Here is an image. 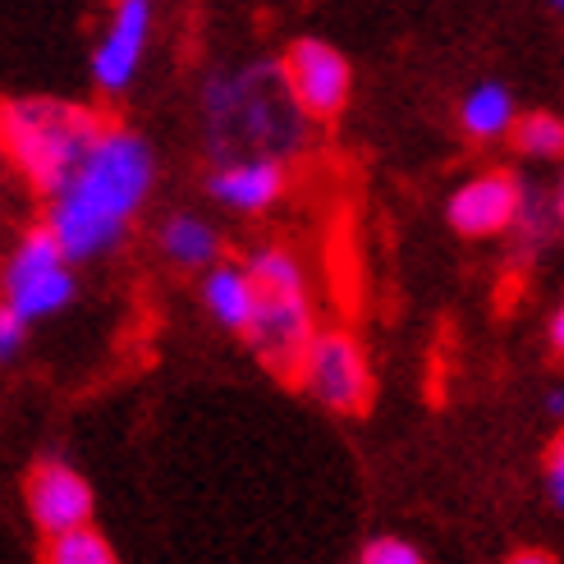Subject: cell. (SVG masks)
<instances>
[{
  "label": "cell",
  "mask_w": 564,
  "mask_h": 564,
  "mask_svg": "<svg viewBox=\"0 0 564 564\" xmlns=\"http://www.w3.org/2000/svg\"><path fill=\"white\" fill-rule=\"evenodd\" d=\"M152 175H156V161L143 138L124 129H101L93 138V148L65 175V184L51 193L55 203H51L46 230L65 248V258L83 262L116 248L129 230V220L138 216V207H143Z\"/></svg>",
  "instance_id": "6da1fadb"
},
{
  "label": "cell",
  "mask_w": 564,
  "mask_h": 564,
  "mask_svg": "<svg viewBox=\"0 0 564 564\" xmlns=\"http://www.w3.org/2000/svg\"><path fill=\"white\" fill-rule=\"evenodd\" d=\"M106 124L65 101H14L0 110V143L42 193H55Z\"/></svg>",
  "instance_id": "7a4b0ae2"
},
{
  "label": "cell",
  "mask_w": 564,
  "mask_h": 564,
  "mask_svg": "<svg viewBox=\"0 0 564 564\" xmlns=\"http://www.w3.org/2000/svg\"><path fill=\"white\" fill-rule=\"evenodd\" d=\"M258 307H252L248 340L275 372H294L299 358L313 340V303H307V280L294 252L285 248H262L248 267Z\"/></svg>",
  "instance_id": "3957f363"
},
{
  "label": "cell",
  "mask_w": 564,
  "mask_h": 564,
  "mask_svg": "<svg viewBox=\"0 0 564 564\" xmlns=\"http://www.w3.org/2000/svg\"><path fill=\"white\" fill-rule=\"evenodd\" d=\"M69 299H74L69 258L42 225V230H33L14 248V258L6 267V303L23 322H42V317H55L61 307H69Z\"/></svg>",
  "instance_id": "277c9868"
},
{
  "label": "cell",
  "mask_w": 564,
  "mask_h": 564,
  "mask_svg": "<svg viewBox=\"0 0 564 564\" xmlns=\"http://www.w3.org/2000/svg\"><path fill=\"white\" fill-rule=\"evenodd\" d=\"M294 377L335 413H358L372 400L368 354H362V345L345 330H313Z\"/></svg>",
  "instance_id": "5b68a950"
},
{
  "label": "cell",
  "mask_w": 564,
  "mask_h": 564,
  "mask_svg": "<svg viewBox=\"0 0 564 564\" xmlns=\"http://www.w3.org/2000/svg\"><path fill=\"white\" fill-rule=\"evenodd\" d=\"M349 61L335 46L317 42V37H303L290 46L285 55V88L294 97L299 110H307L313 120H330L340 116L345 101H349Z\"/></svg>",
  "instance_id": "8992f818"
},
{
  "label": "cell",
  "mask_w": 564,
  "mask_h": 564,
  "mask_svg": "<svg viewBox=\"0 0 564 564\" xmlns=\"http://www.w3.org/2000/svg\"><path fill=\"white\" fill-rule=\"evenodd\" d=\"M519 216H523V184L505 171L477 175V180L459 184L455 197H449V225L468 239L510 230Z\"/></svg>",
  "instance_id": "52a82bcc"
},
{
  "label": "cell",
  "mask_w": 564,
  "mask_h": 564,
  "mask_svg": "<svg viewBox=\"0 0 564 564\" xmlns=\"http://www.w3.org/2000/svg\"><path fill=\"white\" fill-rule=\"evenodd\" d=\"M148 37H152V0H116L110 28L93 55V78L106 93H120L133 83L138 65H143Z\"/></svg>",
  "instance_id": "ba28073f"
},
{
  "label": "cell",
  "mask_w": 564,
  "mask_h": 564,
  "mask_svg": "<svg viewBox=\"0 0 564 564\" xmlns=\"http://www.w3.org/2000/svg\"><path fill=\"white\" fill-rule=\"evenodd\" d=\"M28 510H33V519H37V528L46 532V538L93 523L88 477H83L78 468H69V464H61V459H46L33 473V482H28Z\"/></svg>",
  "instance_id": "9c48e42d"
},
{
  "label": "cell",
  "mask_w": 564,
  "mask_h": 564,
  "mask_svg": "<svg viewBox=\"0 0 564 564\" xmlns=\"http://www.w3.org/2000/svg\"><path fill=\"white\" fill-rule=\"evenodd\" d=\"M212 193L235 212H267L285 193V165L275 156H243L212 180Z\"/></svg>",
  "instance_id": "30bf717a"
},
{
  "label": "cell",
  "mask_w": 564,
  "mask_h": 564,
  "mask_svg": "<svg viewBox=\"0 0 564 564\" xmlns=\"http://www.w3.org/2000/svg\"><path fill=\"white\" fill-rule=\"evenodd\" d=\"M203 299L212 307V317L235 330V335H248L252 326V307H258V290H252V275L248 267H216L203 285Z\"/></svg>",
  "instance_id": "8fae6325"
},
{
  "label": "cell",
  "mask_w": 564,
  "mask_h": 564,
  "mask_svg": "<svg viewBox=\"0 0 564 564\" xmlns=\"http://www.w3.org/2000/svg\"><path fill=\"white\" fill-rule=\"evenodd\" d=\"M161 248H165V258L180 262V267H207L216 262V230L207 220H193V216H171L165 220V230H161Z\"/></svg>",
  "instance_id": "7c38bea8"
},
{
  "label": "cell",
  "mask_w": 564,
  "mask_h": 564,
  "mask_svg": "<svg viewBox=\"0 0 564 564\" xmlns=\"http://www.w3.org/2000/svg\"><path fill=\"white\" fill-rule=\"evenodd\" d=\"M464 129L473 138H500L514 129V97L500 88V83H482L473 88L464 101Z\"/></svg>",
  "instance_id": "4fadbf2b"
},
{
  "label": "cell",
  "mask_w": 564,
  "mask_h": 564,
  "mask_svg": "<svg viewBox=\"0 0 564 564\" xmlns=\"http://www.w3.org/2000/svg\"><path fill=\"white\" fill-rule=\"evenodd\" d=\"M46 564H120V560L97 528L83 523L69 532H55L51 546H46Z\"/></svg>",
  "instance_id": "5bb4252c"
},
{
  "label": "cell",
  "mask_w": 564,
  "mask_h": 564,
  "mask_svg": "<svg viewBox=\"0 0 564 564\" xmlns=\"http://www.w3.org/2000/svg\"><path fill=\"white\" fill-rule=\"evenodd\" d=\"M514 143H519V152L523 156H560V148H564V124H560V116H551V110H538V116H528V120H519L514 129Z\"/></svg>",
  "instance_id": "9a60e30c"
},
{
  "label": "cell",
  "mask_w": 564,
  "mask_h": 564,
  "mask_svg": "<svg viewBox=\"0 0 564 564\" xmlns=\"http://www.w3.org/2000/svg\"><path fill=\"white\" fill-rule=\"evenodd\" d=\"M362 564H422V555H417V546H409L400 538H377L362 551Z\"/></svg>",
  "instance_id": "2e32d148"
},
{
  "label": "cell",
  "mask_w": 564,
  "mask_h": 564,
  "mask_svg": "<svg viewBox=\"0 0 564 564\" xmlns=\"http://www.w3.org/2000/svg\"><path fill=\"white\" fill-rule=\"evenodd\" d=\"M28 340V322L14 313L10 303H0V362H10Z\"/></svg>",
  "instance_id": "e0dca14e"
},
{
  "label": "cell",
  "mask_w": 564,
  "mask_h": 564,
  "mask_svg": "<svg viewBox=\"0 0 564 564\" xmlns=\"http://www.w3.org/2000/svg\"><path fill=\"white\" fill-rule=\"evenodd\" d=\"M546 496H551L555 510L564 505V445H555L551 459H546Z\"/></svg>",
  "instance_id": "ac0fdd59"
},
{
  "label": "cell",
  "mask_w": 564,
  "mask_h": 564,
  "mask_svg": "<svg viewBox=\"0 0 564 564\" xmlns=\"http://www.w3.org/2000/svg\"><path fill=\"white\" fill-rule=\"evenodd\" d=\"M546 335H551V349L560 354V349H564V313H560V307H555V317H551V326H546Z\"/></svg>",
  "instance_id": "d6986e66"
},
{
  "label": "cell",
  "mask_w": 564,
  "mask_h": 564,
  "mask_svg": "<svg viewBox=\"0 0 564 564\" xmlns=\"http://www.w3.org/2000/svg\"><path fill=\"white\" fill-rule=\"evenodd\" d=\"M510 564H560V560H551V555H542V551H523V555H514Z\"/></svg>",
  "instance_id": "ffe728a7"
},
{
  "label": "cell",
  "mask_w": 564,
  "mask_h": 564,
  "mask_svg": "<svg viewBox=\"0 0 564 564\" xmlns=\"http://www.w3.org/2000/svg\"><path fill=\"white\" fill-rule=\"evenodd\" d=\"M560 404H564V400H560V390H551V394H546V409H551L555 417H560Z\"/></svg>",
  "instance_id": "44dd1931"
},
{
  "label": "cell",
  "mask_w": 564,
  "mask_h": 564,
  "mask_svg": "<svg viewBox=\"0 0 564 564\" xmlns=\"http://www.w3.org/2000/svg\"><path fill=\"white\" fill-rule=\"evenodd\" d=\"M560 6H564V0H551V10H560Z\"/></svg>",
  "instance_id": "7402d4cb"
}]
</instances>
